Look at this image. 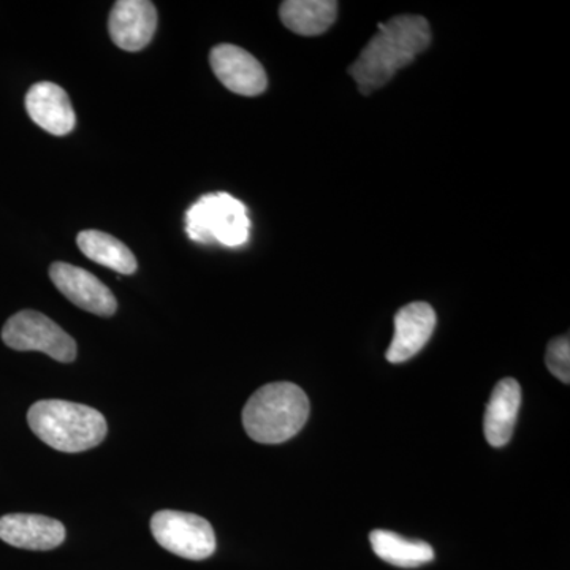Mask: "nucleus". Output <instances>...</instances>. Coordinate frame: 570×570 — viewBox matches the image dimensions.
<instances>
[{
  "mask_svg": "<svg viewBox=\"0 0 570 570\" xmlns=\"http://www.w3.org/2000/svg\"><path fill=\"white\" fill-rule=\"evenodd\" d=\"M377 28L376 36L348 67V75L365 96L387 85L397 70L414 62L431 43L430 22L423 17L403 14Z\"/></svg>",
  "mask_w": 570,
  "mask_h": 570,
  "instance_id": "f257e3e1",
  "label": "nucleus"
},
{
  "mask_svg": "<svg viewBox=\"0 0 570 570\" xmlns=\"http://www.w3.org/2000/svg\"><path fill=\"white\" fill-rule=\"evenodd\" d=\"M309 417V400L298 385L275 382L257 390L243 409L247 436L261 444H283L296 436Z\"/></svg>",
  "mask_w": 570,
  "mask_h": 570,
  "instance_id": "f03ea898",
  "label": "nucleus"
},
{
  "mask_svg": "<svg viewBox=\"0 0 570 570\" xmlns=\"http://www.w3.org/2000/svg\"><path fill=\"white\" fill-rule=\"evenodd\" d=\"M29 426L45 444L78 453L102 444L107 420L97 409L63 400H41L28 412Z\"/></svg>",
  "mask_w": 570,
  "mask_h": 570,
  "instance_id": "7ed1b4c3",
  "label": "nucleus"
},
{
  "mask_svg": "<svg viewBox=\"0 0 570 570\" xmlns=\"http://www.w3.org/2000/svg\"><path fill=\"white\" fill-rule=\"evenodd\" d=\"M186 230L194 242L238 247L249 239L250 220L246 206L232 195L209 194L190 206Z\"/></svg>",
  "mask_w": 570,
  "mask_h": 570,
  "instance_id": "20e7f679",
  "label": "nucleus"
},
{
  "mask_svg": "<svg viewBox=\"0 0 570 570\" xmlns=\"http://www.w3.org/2000/svg\"><path fill=\"white\" fill-rule=\"evenodd\" d=\"M2 341L18 352H43L61 363L77 358V343L69 333L39 311L26 309L3 325Z\"/></svg>",
  "mask_w": 570,
  "mask_h": 570,
  "instance_id": "39448f33",
  "label": "nucleus"
},
{
  "mask_svg": "<svg viewBox=\"0 0 570 570\" xmlns=\"http://www.w3.org/2000/svg\"><path fill=\"white\" fill-rule=\"evenodd\" d=\"M151 532L160 547L186 560H206L216 551L212 523L194 513L160 510L153 515Z\"/></svg>",
  "mask_w": 570,
  "mask_h": 570,
  "instance_id": "423d86ee",
  "label": "nucleus"
},
{
  "mask_svg": "<svg viewBox=\"0 0 570 570\" xmlns=\"http://www.w3.org/2000/svg\"><path fill=\"white\" fill-rule=\"evenodd\" d=\"M209 63L217 80L238 96H261L268 86L264 66L250 52L236 45L223 43L214 47L209 52Z\"/></svg>",
  "mask_w": 570,
  "mask_h": 570,
  "instance_id": "0eeeda50",
  "label": "nucleus"
},
{
  "mask_svg": "<svg viewBox=\"0 0 570 570\" xmlns=\"http://www.w3.org/2000/svg\"><path fill=\"white\" fill-rule=\"evenodd\" d=\"M50 277L67 299L88 313L110 317L118 309V302L110 288L80 266L55 262L50 266Z\"/></svg>",
  "mask_w": 570,
  "mask_h": 570,
  "instance_id": "6e6552de",
  "label": "nucleus"
},
{
  "mask_svg": "<svg viewBox=\"0 0 570 570\" xmlns=\"http://www.w3.org/2000/svg\"><path fill=\"white\" fill-rule=\"evenodd\" d=\"M156 29L157 9L149 0H119L112 6L108 31L112 43L121 50H145Z\"/></svg>",
  "mask_w": 570,
  "mask_h": 570,
  "instance_id": "1a4fd4ad",
  "label": "nucleus"
},
{
  "mask_svg": "<svg viewBox=\"0 0 570 570\" xmlns=\"http://www.w3.org/2000/svg\"><path fill=\"white\" fill-rule=\"evenodd\" d=\"M436 322V313L425 302L401 307L395 316V335L385 358L397 365L417 355L433 336Z\"/></svg>",
  "mask_w": 570,
  "mask_h": 570,
  "instance_id": "9d476101",
  "label": "nucleus"
},
{
  "mask_svg": "<svg viewBox=\"0 0 570 570\" xmlns=\"http://www.w3.org/2000/svg\"><path fill=\"white\" fill-rule=\"evenodd\" d=\"M26 110L37 126L56 137L70 134L77 124L69 94L55 82H36L26 94Z\"/></svg>",
  "mask_w": 570,
  "mask_h": 570,
  "instance_id": "9b49d317",
  "label": "nucleus"
},
{
  "mask_svg": "<svg viewBox=\"0 0 570 570\" xmlns=\"http://www.w3.org/2000/svg\"><path fill=\"white\" fill-rule=\"evenodd\" d=\"M0 540L24 550L47 551L66 540L61 521L33 513H10L0 519Z\"/></svg>",
  "mask_w": 570,
  "mask_h": 570,
  "instance_id": "f8f14e48",
  "label": "nucleus"
},
{
  "mask_svg": "<svg viewBox=\"0 0 570 570\" xmlns=\"http://www.w3.org/2000/svg\"><path fill=\"white\" fill-rule=\"evenodd\" d=\"M521 406V387L515 379L508 377L498 382L487 404L483 431L487 442L493 448L508 444L515 428Z\"/></svg>",
  "mask_w": 570,
  "mask_h": 570,
  "instance_id": "ddd939ff",
  "label": "nucleus"
},
{
  "mask_svg": "<svg viewBox=\"0 0 570 570\" xmlns=\"http://www.w3.org/2000/svg\"><path fill=\"white\" fill-rule=\"evenodd\" d=\"M337 2L333 0H287L279 17L285 28L303 37H317L335 24Z\"/></svg>",
  "mask_w": 570,
  "mask_h": 570,
  "instance_id": "4468645a",
  "label": "nucleus"
},
{
  "mask_svg": "<svg viewBox=\"0 0 570 570\" xmlns=\"http://www.w3.org/2000/svg\"><path fill=\"white\" fill-rule=\"evenodd\" d=\"M371 547L382 561L396 568L414 569L434 560V550L423 540L404 539L396 532L374 530L370 534Z\"/></svg>",
  "mask_w": 570,
  "mask_h": 570,
  "instance_id": "2eb2a0df",
  "label": "nucleus"
},
{
  "mask_svg": "<svg viewBox=\"0 0 570 570\" xmlns=\"http://www.w3.org/2000/svg\"><path fill=\"white\" fill-rule=\"evenodd\" d=\"M77 245L86 257L112 272L121 275H134L137 272V258L132 250L115 236L99 230H85L78 234Z\"/></svg>",
  "mask_w": 570,
  "mask_h": 570,
  "instance_id": "dca6fc26",
  "label": "nucleus"
},
{
  "mask_svg": "<svg viewBox=\"0 0 570 570\" xmlns=\"http://www.w3.org/2000/svg\"><path fill=\"white\" fill-rule=\"evenodd\" d=\"M546 365L554 377L564 384L570 382V340L569 336L557 337L547 347Z\"/></svg>",
  "mask_w": 570,
  "mask_h": 570,
  "instance_id": "f3484780",
  "label": "nucleus"
}]
</instances>
